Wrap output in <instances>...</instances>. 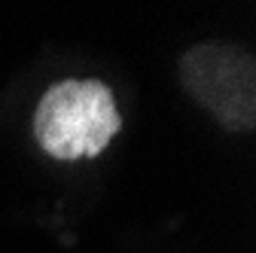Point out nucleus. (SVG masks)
I'll use <instances>...</instances> for the list:
<instances>
[{"mask_svg":"<svg viewBox=\"0 0 256 253\" xmlns=\"http://www.w3.org/2000/svg\"><path fill=\"white\" fill-rule=\"evenodd\" d=\"M122 128L116 94L101 80H61L43 92L34 138L58 162L98 159Z\"/></svg>","mask_w":256,"mask_h":253,"instance_id":"1","label":"nucleus"},{"mask_svg":"<svg viewBox=\"0 0 256 253\" xmlns=\"http://www.w3.org/2000/svg\"><path fill=\"white\" fill-rule=\"evenodd\" d=\"M180 82L220 125L232 132L256 125V64L250 52L229 43H198L180 58Z\"/></svg>","mask_w":256,"mask_h":253,"instance_id":"2","label":"nucleus"}]
</instances>
